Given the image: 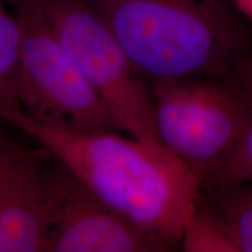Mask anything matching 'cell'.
Here are the masks:
<instances>
[{"instance_id":"9","label":"cell","mask_w":252,"mask_h":252,"mask_svg":"<svg viewBox=\"0 0 252 252\" xmlns=\"http://www.w3.org/2000/svg\"><path fill=\"white\" fill-rule=\"evenodd\" d=\"M9 0H0V124L13 113L21 112L18 96V62L20 50V24Z\"/></svg>"},{"instance_id":"3","label":"cell","mask_w":252,"mask_h":252,"mask_svg":"<svg viewBox=\"0 0 252 252\" xmlns=\"http://www.w3.org/2000/svg\"><path fill=\"white\" fill-rule=\"evenodd\" d=\"M20 24L18 96L25 118L74 133L119 132L111 112L60 43L36 0H9Z\"/></svg>"},{"instance_id":"6","label":"cell","mask_w":252,"mask_h":252,"mask_svg":"<svg viewBox=\"0 0 252 252\" xmlns=\"http://www.w3.org/2000/svg\"><path fill=\"white\" fill-rule=\"evenodd\" d=\"M71 179L46 146L0 128V252H47Z\"/></svg>"},{"instance_id":"10","label":"cell","mask_w":252,"mask_h":252,"mask_svg":"<svg viewBox=\"0 0 252 252\" xmlns=\"http://www.w3.org/2000/svg\"><path fill=\"white\" fill-rule=\"evenodd\" d=\"M202 184L252 182V112L237 143L201 176Z\"/></svg>"},{"instance_id":"5","label":"cell","mask_w":252,"mask_h":252,"mask_svg":"<svg viewBox=\"0 0 252 252\" xmlns=\"http://www.w3.org/2000/svg\"><path fill=\"white\" fill-rule=\"evenodd\" d=\"M36 2L60 43L106 104L119 131L159 144L150 88L90 0Z\"/></svg>"},{"instance_id":"12","label":"cell","mask_w":252,"mask_h":252,"mask_svg":"<svg viewBox=\"0 0 252 252\" xmlns=\"http://www.w3.org/2000/svg\"><path fill=\"white\" fill-rule=\"evenodd\" d=\"M236 11L252 25V0H232Z\"/></svg>"},{"instance_id":"7","label":"cell","mask_w":252,"mask_h":252,"mask_svg":"<svg viewBox=\"0 0 252 252\" xmlns=\"http://www.w3.org/2000/svg\"><path fill=\"white\" fill-rule=\"evenodd\" d=\"M171 248L113 210L72 175L47 252H158Z\"/></svg>"},{"instance_id":"1","label":"cell","mask_w":252,"mask_h":252,"mask_svg":"<svg viewBox=\"0 0 252 252\" xmlns=\"http://www.w3.org/2000/svg\"><path fill=\"white\" fill-rule=\"evenodd\" d=\"M13 126L52 151L113 210L169 248L180 243L201 200V176L159 144L118 132L74 133L13 113Z\"/></svg>"},{"instance_id":"11","label":"cell","mask_w":252,"mask_h":252,"mask_svg":"<svg viewBox=\"0 0 252 252\" xmlns=\"http://www.w3.org/2000/svg\"><path fill=\"white\" fill-rule=\"evenodd\" d=\"M180 244L184 251L237 252L224 230L201 202L186 225Z\"/></svg>"},{"instance_id":"2","label":"cell","mask_w":252,"mask_h":252,"mask_svg":"<svg viewBox=\"0 0 252 252\" xmlns=\"http://www.w3.org/2000/svg\"><path fill=\"white\" fill-rule=\"evenodd\" d=\"M147 86L222 77L252 61V37L224 0H90Z\"/></svg>"},{"instance_id":"8","label":"cell","mask_w":252,"mask_h":252,"mask_svg":"<svg viewBox=\"0 0 252 252\" xmlns=\"http://www.w3.org/2000/svg\"><path fill=\"white\" fill-rule=\"evenodd\" d=\"M200 202L237 252H252V182L201 185Z\"/></svg>"},{"instance_id":"4","label":"cell","mask_w":252,"mask_h":252,"mask_svg":"<svg viewBox=\"0 0 252 252\" xmlns=\"http://www.w3.org/2000/svg\"><path fill=\"white\" fill-rule=\"evenodd\" d=\"M251 64L222 77L149 86L158 141L200 176L234 147L250 118L252 87L238 80Z\"/></svg>"}]
</instances>
